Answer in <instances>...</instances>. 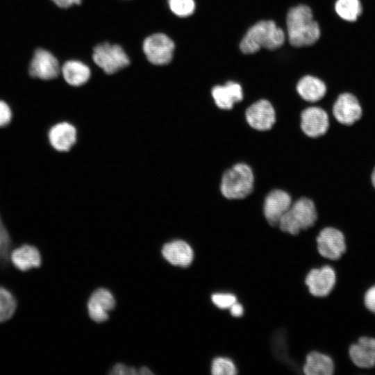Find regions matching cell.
<instances>
[{
	"label": "cell",
	"mask_w": 375,
	"mask_h": 375,
	"mask_svg": "<svg viewBox=\"0 0 375 375\" xmlns=\"http://www.w3.org/2000/svg\"><path fill=\"white\" fill-rule=\"evenodd\" d=\"M62 74L68 84L72 86H80L89 80L90 69L80 61L69 60L62 65Z\"/></svg>",
	"instance_id": "obj_22"
},
{
	"label": "cell",
	"mask_w": 375,
	"mask_h": 375,
	"mask_svg": "<svg viewBox=\"0 0 375 375\" xmlns=\"http://www.w3.org/2000/svg\"><path fill=\"white\" fill-rule=\"evenodd\" d=\"M10 260L14 266L22 272L39 267L42 262L38 249L28 244L22 245L13 250L10 253Z\"/></svg>",
	"instance_id": "obj_20"
},
{
	"label": "cell",
	"mask_w": 375,
	"mask_h": 375,
	"mask_svg": "<svg viewBox=\"0 0 375 375\" xmlns=\"http://www.w3.org/2000/svg\"><path fill=\"white\" fill-rule=\"evenodd\" d=\"M76 138V128L68 122L58 123L49 132V142L58 151H69L75 144Z\"/></svg>",
	"instance_id": "obj_16"
},
{
	"label": "cell",
	"mask_w": 375,
	"mask_h": 375,
	"mask_svg": "<svg viewBox=\"0 0 375 375\" xmlns=\"http://www.w3.org/2000/svg\"><path fill=\"white\" fill-rule=\"evenodd\" d=\"M285 40L282 28L272 20H262L250 27L240 44L241 51L254 53L261 48L274 50L281 47Z\"/></svg>",
	"instance_id": "obj_2"
},
{
	"label": "cell",
	"mask_w": 375,
	"mask_h": 375,
	"mask_svg": "<svg viewBox=\"0 0 375 375\" xmlns=\"http://www.w3.org/2000/svg\"><path fill=\"white\" fill-rule=\"evenodd\" d=\"M317 219L315 203L308 197H301L292 203L278 222L279 228L284 233L297 235L301 231L312 226Z\"/></svg>",
	"instance_id": "obj_4"
},
{
	"label": "cell",
	"mask_w": 375,
	"mask_h": 375,
	"mask_svg": "<svg viewBox=\"0 0 375 375\" xmlns=\"http://www.w3.org/2000/svg\"><path fill=\"white\" fill-rule=\"evenodd\" d=\"M168 2L172 12L181 17L191 15L195 9L194 0H169Z\"/></svg>",
	"instance_id": "obj_26"
},
{
	"label": "cell",
	"mask_w": 375,
	"mask_h": 375,
	"mask_svg": "<svg viewBox=\"0 0 375 375\" xmlns=\"http://www.w3.org/2000/svg\"><path fill=\"white\" fill-rule=\"evenodd\" d=\"M162 253L172 265L180 267L189 266L194 258L192 249L183 240H175L165 244Z\"/></svg>",
	"instance_id": "obj_18"
},
{
	"label": "cell",
	"mask_w": 375,
	"mask_h": 375,
	"mask_svg": "<svg viewBox=\"0 0 375 375\" xmlns=\"http://www.w3.org/2000/svg\"><path fill=\"white\" fill-rule=\"evenodd\" d=\"M12 117L10 107L4 101H0V126L7 125Z\"/></svg>",
	"instance_id": "obj_28"
},
{
	"label": "cell",
	"mask_w": 375,
	"mask_h": 375,
	"mask_svg": "<svg viewBox=\"0 0 375 375\" xmlns=\"http://www.w3.org/2000/svg\"><path fill=\"white\" fill-rule=\"evenodd\" d=\"M349 356L358 367L369 368L375 365V339L360 338L356 344L351 346Z\"/></svg>",
	"instance_id": "obj_17"
},
{
	"label": "cell",
	"mask_w": 375,
	"mask_h": 375,
	"mask_svg": "<svg viewBox=\"0 0 375 375\" xmlns=\"http://www.w3.org/2000/svg\"><path fill=\"white\" fill-rule=\"evenodd\" d=\"M254 174L248 165L239 162L222 174L220 192L228 200H240L248 197L254 186Z\"/></svg>",
	"instance_id": "obj_3"
},
{
	"label": "cell",
	"mask_w": 375,
	"mask_h": 375,
	"mask_svg": "<svg viewBox=\"0 0 375 375\" xmlns=\"http://www.w3.org/2000/svg\"><path fill=\"white\" fill-rule=\"evenodd\" d=\"M286 28L288 40L295 47L312 45L321 35L319 25L314 19L310 8L306 5H298L289 10Z\"/></svg>",
	"instance_id": "obj_1"
},
{
	"label": "cell",
	"mask_w": 375,
	"mask_h": 375,
	"mask_svg": "<svg viewBox=\"0 0 375 375\" xmlns=\"http://www.w3.org/2000/svg\"><path fill=\"white\" fill-rule=\"evenodd\" d=\"M335 273L328 265L311 269L305 278L309 292L317 297L327 296L335 283Z\"/></svg>",
	"instance_id": "obj_11"
},
{
	"label": "cell",
	"mask_w": 375,
	"mask_h": 375,
	"mask_svg": "<svg viewBox=\"0 0 375 375\" xmlns=\"http://www.w3.org/2000/svg\"><path fill=\"white\" fill-rule=\"evenodd\" d=\"M365 304L368 310L375 313V285L367 291L365 296Z\"/></svg>",
	"instance_id": "obj_30"
},
{
	"label": "cell",
	"mask_w": 375,
	"mask_h": 375,
	"mask_svg": "<svg viewBox=\"0 0 375 375\" xmlns=\"http://www.w3.org/2000/svg\"><path fill=\"white\" fill-rule=\"evenodd\" d=\"M211 300L217 308L226 309L237 302V297L231 293H215L212 295Z\"/></svg>",
	"instance_id": "obj_27"
},
{
	"label": "cell",
	"mask_w": 375,
	"mask_h": 375,
	"mask_svg": "<svg viewBox=\"0 0 375 375\" xmlns=\"http://www.w3.org/2000/svg\"><path fill=\"white\" fill-rule=\"evenodd\" d=\"M17 307L14 296L4 288L0 287V322L12 317Z\"/></svg>",
	"instance_id": "obj_24"
},
{
	"label": "cell",
	"mask_w": 375,
	"mask_h": 375,
	"mask_svg": "<svg viewBox=\"0 0 375 375\" xmlns=\"http://www.w3.org/2000/svg\"><path fill=\"white\" fill-rule=\"evenodd\" d=\"M334 9L338 16L347 22H354L362 13L360 0H336Z\"/></svg>",
	"instance_id": "obj_23"
},
{
	"label": "cell",
	"mask_w": 375,
	"mask_h": 375,
	"mask_svg": "<svg viewBox=\"0 0 375 375\" xmlns=\"http://www.w3.org/2000/svg\"><path fill=\"white\" fill-rule=\"evenodd\" d=\"M143 51L147 60L153 65L168 64L172 59L174 43L163 33H155L143 42Z\"/></svg>",
	"instance_id": "obj_6"
},
{
	"label": "cell",
	"mask_w": 375,
	"mask_h": 375,
	"mask_svg": "<svg viewBox=\"0 0 375 375\" xmlns=\"http://www.w3.org/2000/svg\"><path fill=\"white\" fill-rule=\"evenodd\" d=\"M60 8H67L74 4H79L81 0H51Z\"/></svg>",
	"instance_id": "obj_31"
},
{
	"label": "cell",
	"mask_w": 375,
	"mask_h": 375,
	"mask_svg": "<svg viewBox=\"0 0 375 375\" xmlns=\"http://www.w3.org/2000/svg\"><path fill=\"white\" fill-rule=\"evenodd\" d=\"M296 89L299 95L308 102L319 101L325 96L327 91L324 82L311 75H306L300 78Z\"/></svg>",
	"instance_id": "obj_19"
},
{
	"label": "cell",
	"mask_w": 375,
	"mask_h": 375,
	"mask_svg": "<svg viewBox=\"0 0 375 375\" xmlns=\"http://www.w3.org/2000/svg\"><path fill=\"white\" fill-rule=\"evenodd\" d=\"M60 72L58 60L49 51L38 49L29 66L31 76L42 80H50L57 77Z\"/></svg>",
	"instance_id": "obj_13"
},
{
	"label": "cell",
	"mask_w": 375,
	"mask_h": 375,
	"mask_svg": "<svg viewBox=\"0 0 375 375\" xmlns=\"http://www.w3.org/2000/svg\"><path fill=\"white\" fill-rule=\"evenodd\" d=\"M317 246L322 257L331 260L339 259L346 249L344 236L335 228L326 227L317 237Z\"/></svg>",
	"instance_id": "obj_8"
},
{
	"label": "cell",
	"mask_w": 375,
	"mask_h": 375,
	"mask_svg": "<svg viewBox=\"0 0 375 375\" xmlns=\"http://www.w3.org/2000/svg\"><path fill=\"white\" fill-rule=\"evenodd\" d=\"M335 119L342 124L351 125L362 115V108L357 97L351 93L340 94L333 106Z\"/></svg>",
	"instance_id": "obj_12"
},
{
	"label": "cell",
	"mask_w": 375,
	"mask_h": 375,
	"mask_svg": "<svg viewBox=\"0 0 375 375\" xmlns=\"http://www.w3.org/2000/svg\"><path fill=\"white\" fill-rule=\"evenodd\" d=\"M372 185L375 188V167L372 172Z\"/></svg>",
	"instance_id": "obj_34"
},
{
	"label": "cell",
	"mask_w": 375,
	"mask_h": 375,
	"mask_svg": "<svg viewBox=\"0 0 375 375\" xmlns=\"http://www.w3.org/2000/svg\"><path fill=\"white\" fill-rule=\"evenodd\" d=\"M247 124L259 131L270 130L276 122V112L272 104L262 99L251 104L245 111Z\"/></svg>",
	"instance_id": "obj_7"
},
{
	"label": "cell",
	"mask_w": 375,
	"mask_h": 375,
	"mask_svg": "<svg viewBox=\"0 0 375 375\" xmlns=\"http://www.w3.org/2000/svg\"><path fill=\"white\" fill-rule=\"evenodd\" d=\"M138 374L141 375L153 374V373L146 367H141L138 372Z\"/></svg>",
	"instance_id": "obj_33"
},
{
	"label": "cell",
	"mask_w": 375,
	"mask_h": 375,
	"mask_svg": "<svg viewBox=\"0 0 375 375\" xmlns=\"http://www.w3.org/2000/svg\"><path fill=\"white\" fill-rule=\"evenodd\" d=\"M301 128L308 137L315 138L324 135L329 126L327 112L322 108L310 106L301 113Z\"/></svg>",
	"instance_id": "obj_10"
},
{
	"label": "cell",
	"mask_w": 375,
	"mask_h": 375,
	"mask_svg": "<svg viewBox=\"0 0 375 375\" xmlns=\"http://www.w3.org/2000/svg\"><path fill=\"white\" fill-rule=\"evenodd\" d=\"M292 204V197L287 192L275 189L266 196L263 203V214L269 225L274 226Z\"/></svg>",
	"instance_id": "obj_9"
},
{
	"label": "cell",
	"mask_w": 375,
	"mask_h": 375,
	"mask_svg": "<svg viewBox=\"0 0 375 375\" xmlns=\"http://www.w3.org/2000/svg\"><path fill=\"white\" fill-rule=\"evenodd\" d=\"M110 374L115 375H135L138 372L133 367H127L124 364L118 363L113 367Z\"/></svg>",
	"instance_id": "obj_29"
},
{
	"label": "cell",
	"mask_w": 375,
	"mask_h": 375,
	"mask_svg": "<svg viewBox=\"0 0 375 375\" xmlns=\"http://www.w3.org/2000/svg\"><path fill=\"white\" fill-rule=\"evenodd\" d=\"M211 94L215 105L222 110H231L235 103L243 99V90L240 83L228 81L212 88Z\"/></svg>",
	"instance_id": "obj_14"
},
{
	"label": "cell",
	"mask_w": 375,
	"mask_h": 375,
	"mask_svg": "<svg viewBox=\"0 0 375 375\" xmlns=\"http://www.w3.org/2000/svg\"><path fill=\"white\" fill-rule=\"evenodd\" d=\"M115 304V299L108 290L104 288L98 289L92 293L88 301L89 315L95 322H104L108 319V312L114 308Z\"/></svg>",
	"instance_id": "obj_15"
},
{
	"label": "cell",
	"mask_w": 375,
	"mask_h": 375,
	"mask_svg": "<svg viewBox=\"0 0 375 375\" xmlns=\"http://www.w3.org/2000/svg\"><path fill=\"white\" fill-rule=\"evenodd\" d=\"M333 370L332 359L317 351L309 353L303 366V372L306 375H331Z\"/></svg>",
	"instance_id": "obj_21"
},
{
	"label": "cell",
	"mask_w": 375,
	"mask_h": 375,
	"mask_svg": "<svg viewBox=\"0 0 375 375\" xmlns=\"http://www.w3.org/2000/svg\"><path fill=\"white\" fill-rule=\"evenodd\" d=\"M92 59L108 74H114L130 63L121 46L108 42L99 44L94 48Z\"/></svg>",
	"instance_id": "obj_5"
},
{
	"label": "cell",
	"mask_w": 375,
	"mask_h": 375,
	"mask_svg": "<svg viewBox=\"0 0 375 375\" xmlns=\"http://www.w3.org/2000/svg\"><path fill=\"white\" fill-rule=\"evenodd\" d=\"M237 368L233 362L227 358H215L211 365V373L213 375H235Z\"/></svg>",
	"instance_id": "obj_25"
},
{
	"label": "cell",
	"mask_w": 375,
	"mask_h": 375,
	"mask_svg": "<svg viewBox=\"0 0 375 375\" xmlns=\"http://www.w3.org/2000/svg\"><path fill=\"white\" fill-rule=\"evenodd\" d=\"M230 312L233 317H240L244 313V308L240 303L235 302L230 307Z\"/></svg>",
	"instance_id": "obj_32"
}]
</instances>
